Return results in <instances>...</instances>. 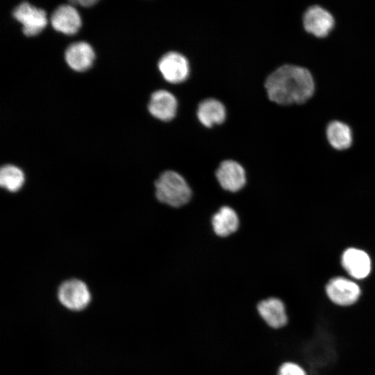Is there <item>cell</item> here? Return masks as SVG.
I'll use <instances>...</instances> for the list:
<instances>
[{"label":"cell","instance_id":"ba28073f","mask_svg":"<svg viewBox=\"0 0 375 375\" xmlns=\"http://www.w3.org/2000/svg\"><path fill=\"white\" fill-rule=\"evenodd\" d=\"M215 175L220 186L231 192L239 191L246 183L244 169L239 162L233 160L222 161Z\"/></svg>","mask_w":375,"mask_h":375},{"label":"cell","instance_id":"5bb4252c","mask_svg":"<svg viewBox=\"0 0 375 375\" xmlns=\"http://www.w3.org/2000/svg\"><path fill=\"white\" fill-rule=\"evenodd\" d=\"M325 135L329 144L335 149L344 150L352 144V128L345 122L338 119L330 121L326 124Z\"/></svg>","mask_w":375,"mask_h":375},{"label":"cell","instance_id":"52a82bcc","mask_svg":"<svg viewBox=\"0 0 375 375\" xmlns=\"http://www.w3.org/2000/svg\"><path fill=\"white\" fill-rule=\"evenodd\" d=\"M158 66L163 78L169 83L183 82L189 75L190 66L188 59L176 51H169L164 54Z\"/></svg>","mask_w":375,"mask_h":375},{"label":"cell","instance_id":"2e32d148","mask_svg":"<svg viewBox=\"0 0 375 375\" xmlns=\"http://www.w3.org/2000/svg\"><path fill=\"white\" fill-rule=\"evenodd\" d=\"M215 233L222 238L235 233L239 227V218L235 211L229 206H222L212 217Z\"/></svg>","mask_w":375,"mask_h":375},{"label":"cell","instance_id":"8fae6325","mask_svg":"<svg viewBox=\"0 0 375 375\" xmlns=\"http://www.w3.org/2000/svg\"><path fill=\"white\" fill-rule=\"evenodd\" d=\"M51 23L57 31L67 35L76 33L81 26V19L77 10L69 4L59 6L52 13Z\"/></svg>","mask_w":375,"mask_h":375},{"label":"cell","instance_id":"9c48e42d","mask_svg":"<svg viewBox=\"0 0 375 375\" xmlns=\"http://www.w3.org/2000/svg\"><path fill=\"white\" fill-rule=\"evenodd\" d=\"M257 310L262 320L271 328H283L288 318L284 303L279 299L270 297L260 301Z\"/></svg>","mask_w":375,"mask_h":375},{"label":"cell","instance_id":"7c38bea8","mask_svg":"<svg viewBox=\"0 0 375 375\" xmlns=\"http://www.w3.org/2000/svg\"><path fill=\"white\" fill-rule=\"evenodd\" d=\"M342 265L346 272L356 279L366 278L371 271L369 256L365 251L356 248H349L344 252Z\"/></svg>","mask_w":375,"mask_h":375},{"label":"cell","instance_id":"277c9868","mask_svg":"<svg viewBox=\"0 0 375 375\" xmlns=\"http://www.w3.org/2000/svg\"><path fill=\"white\" fill-rule=\"evenodd\" d=\"M301 25L308 35L322 40L334 31L336 19L328 9L319 4H312L302 13Z\"/></svg>","mask_w":375,"mask_h":375},{"label":"cell","instance_id":"4fadbf2b","mask_svg":"<svg viewBox=\"0 0 375 375\" xmlns=\"http://www.w3.org/2000/svg\"><path fill=\"white\" fill-rule=\"evenodd\" d=\"M65 58L72 69L83 72L92 66L95 54L90 44L81 41L71 44L65 51Z\"/></svg>","mask_w":375,"mask_h":375},{"label":"cell","instance_id":"9a60e30c","mask_svg":"<svg viewBox=\"0 0 375 375\" xmlns=\"http://www.w3.org/2000/svg\"><path fill=\"white\" fill-rule=\"evenodd\" d=\"M197 115L200 122L207 127L222 124L226 118L224 104L217 99L209 98L202 101L197 108Z\"/></svg>","mask_w":375,"mask_h":375},{"label":"cell","instance_id":"ac0fdd59","mask_svg":"<svg viewBox=\"0 0 375 375\" xmlns=\"http://www.w3.org/2000/svg\"><path fill=\"white\" fill-rule=\"evenodd\" d=\"M277 375H307L305 369L294 362H285L279 367Z\"/></svg>","mask_w":375,"mask_h":375},{"label":"cell","instance_id":"8992f818","mask_svg":"<svg viewBox=\"0 0 375 375\" xmlns=\"http://www.w3.org/2000/svg\"><path fill=\"white\" fill-rule=\"evenodd\" d=\"M12 15L22 24V31L26 36L39 34L47 26V18L45 10L22 2L13 10Z\"/></svg>","mask_w":375,"mask_h":375},{"label":"cell","instance_id":"3957f363","mask_svg":"<svg viewBox=\"0 0 375 375\" xmlns=\"http://www.w3.org/2000/svg\"><path fill=\"white\" fill-rule=\"evenodd\" d=\"M57 299L66 310L81 312L89 306L92 301V294L89 287L83 280L71 278L59 285Z\"/></svg>","mask_w":375,"mask_h":375},{"label":"cell","instance_id":"30bf717a","mask_svg":"<svg viewBox=\"0 0 375 375\" xmlns=\"http://www.w3.org/2000/svg\"><path fill=\"white\" fill-rule=\"evenodd\" d=\"M178 107L177 99L170 92L165 90L155 91L151 96L148 105L149 112L162 121L173 119Z\"/></svg>","mask_w":375,"mask_h":375},{"label":"cell","instance_id":"7a4b0ae2","mask_svg":"<svg viewBox=\"0 0 375 375\" xmlns=\"http://www.w3.org/2000/svg\"><path fill=\"white\" fill-rule=\"evenodd\" d=\"M157 199L174 208L188 203L192 197V190L185 178L172 170L162 172L155 182Z\"/></svg>","mask_w":375,"mask_h":375},{"label":"cell","instance_id":"e0dca14e","mask_svg":"<svg viewBox=\"0 0 375 375\" xmlns=\"http://www.w3.org/2000/svg\"><path fill=\"white\" fill-rule=\"evenodd\" d=\"M25 182L23 170L12 164H6L0 169V185L10 192L19 191Z\"/></svg>","mask_w":375,"mask_h":375},{"label":"cell","instance_id":"5b68a950","mask_svg":"<svg viewBox=\"0 0 375 375\" xmlns=\"http://www.w3.org/2000/svg\"><path fill=\"white\" fill-rule=\"evenodd\" d=\"M325 290L329 300L342 307L353 305L361 294L360 288L356 282L340 276L331 278Z\"/></svg>","mask_w":375,"mask_h":375},{"label":"cell","instance_id":"d6986e66","mask_svg":"<svg viewBox=\"0 0 375 375\" xmlns=\"http://www.w3.org/2000/svg\"><path fill=\"white\" fill-rule=\"evenodd\" d=\"M97 2V1H94V0H84V1H71L72 4V3H79L80 5H81L82 6H86V7H88V6H91L92 5H94V3H96Z\"/></svg>","mask_w":375,"mask_h":375},{"label":"cell","instance_id":"6da1fadb","mask_svg":"<svg viewBox=\"0 0 375 375\" xmlns=\"http://www.w3.org/2000/svg\"><path fill=\"white\" fill-rule=\"evenodd\" d=\"M265 87L269 100L281 106L306 104L316 92L312 72L291 63L276 68L266 78Z\"/></svg>","mask_w":375,"mask_h":375}]
</instances>
